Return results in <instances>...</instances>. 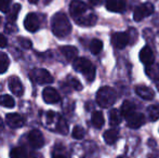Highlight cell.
<instances>
[{
    "mask_svg": "<svg viewBox=\"0 0 159 158\" xmlns=\"http://www.w3.org/2000/svg\"><path fill=\"white\" fill-rule=\"evenodd\" d=\"M69 12L80 26H93L98 21L96 15L89 11L88 6L81 0H73L69 6Z\"/></svg>",
    "mask_w": 159,
    "mask_h": 158,
    "instance_id": "6da1fadb",
    "label": "cell"
},
{
    "mask_svg": "<svg viewBox=\"0 0 159 158\" xmlns=\"http://www.w3.org/2000/svg\"><path fill=\"white\" fill-rule=\"evenodd\" d=\"M51 28H52L53 34L57 37L63 38L70 34L71 32V25L69 22L68 17L66 14L62 12H59L54 14V16L51 20Z\"/></svg>",
    "mask_w": 159,
    "mask_h": 158,
    "instance_id": "7a4b0ae2",
    "label": "cell"
},
{
    "mask_svg": "<svg viewBox=\"0 0 159 158\" xmlns=\"http://www.w3.org/2000/svg\"><path fill=\"white\" fill-rule=\"evenodd\" d=\"M74 68L77 72L81 73L84 78L89 82H92L95 78V67L88 59L84 57H78L74 61Z\"/></svg>",
    "mask_w": 159,
    "mask_h": 158,
    "instance_id": "3957f363",
    "label": "cell"
},
{
    "mask_svg": "<svg viewBox=\"0 0 159 158\" xmlns=\"http://www.w3.org/2000/svg\"><path fill=\"white\" fill-rule=\"evenodd\" d=\"M116 100H117V94L111 87H102L96 93V102L103 108L113 106Z\"/></svg>",
    "mask_w": 159,
    "mask_h": 158,
    "instance_id": "277c9868",
    "label": "cell"
},
{
    "mask_svg": "<svg viewBox=\"0 0 159 158\" xmlns=\"http://www.w3.org/2000/svg\"><path fill=\"white\" fill-rule=\"evenodd\" d=\"M30 78L34 82L38 84H46L53 82V76L48 72L47 70L43 68H38V70H34L30 73Z\"/></svg>",
    "mask_w": 159,
    "mask_h": 158,
    "instance_id": "5b68a950",
    "label": "cell"
},
{
    "mask_svg": "<svg viewBox=\"0 0 159 158\" xmlns=\"http://www.w3.org/2000/svg\"><path fill=\"white\" fill-rule=\"evenodd\" d=\"M154 10H155V8H154V6L151 2H145V3L140 4V6L136 7L135 10H134V13H133L134 21H136V22L142 21L143 19H145V17L153 14Z\"/></svg>",
    "mask_w": 159,
    "mask_h": 158,
    "instance_id": "8992f818",
    "label": "cell"
},
{
    "mask_svg": "<svg viewBox=\"0 0 159 158\" xmlns=\"http://www.w3.org/2000/svg\"><path fill=\"white\" fill-rule=\"evenodd\" d=\"M111 43L116 49H124L130 43V36L128 33H115L111 36Z\"/></svg>",
    "mask_w": 159,
    "mask_h": 158,
    "instance_id": "52a82bcc",
    "label": "cell"
},
{
    "mask_svg": "<svg viewBox=\"0 0 159 158\" xmlns=\"http://www.w3.org/2000/svg\"><path fill=\"white\" fill-rule=\"evenodd\" d=\"M24 27L30 33H35L39 29L40 21L36 13H30L26 15L25 20H24Z\"/></svg>",
    "mask_w": 159,
    "mask_h": 158,
    "instance_id": "ba28073f",
    "label": "cell"
},
{
    "mask_svg": "<svg viewBox=\"0 0 159 158\" xmlns=\"http://www.w3.org/2000/svg\"><path fill=\"white\" fill-rule=\"evenodd\" d=\"M28 141L30 144L33 146L34 148L38 150V148H41L44 145V138L42 135V133L40 132L37 129H34L30 132L28 134Z\"/></svg>",
    "mask_w": 159,
    "mask_h": 158,
    "instance_id": "9c48e42d",
    "label": "cell"
},
{
    "mask_svg": "<svg viewBox=\"0 0 159 158\" xmlns=\"http://www.w3.org/2000/svg\"><path fill=\"white\" fill-rule=\"evenodd\" d=\"M42 99L48 104H55L61 100V97H60L59 92H57L54 88L47 87V88H44V90L42 91Z\"/></svg>",
    "mask_w": 159,
    "mask_h": 158,
    "instance_id": "30bf717a",
    "label": "cell"
},
{
    "mask_svg": "<svg viewBox=\"0 0 159 158\" xmlns=\"http://www.w3.org/2000/svg\"><path fill=\"white\" fill-rule=\"evenodd\" d=\"M9 89L11 90V92L13 93L16 97H22L24 93V87L22 84V81L20 80V78L15 76H12L9 78Z\"/></svg>",
    "mask_w": 159,
    "mask_h": 158,
    "instance_id": "8fae6325",
    "label": "cell"
},
{
    "mask_svg": "<svg viewBox=\"0 0 159 158\" xmlns=\"http://www.w3.org/2000/svg\"><path fill=\"white\" fill-rule=\"evenodd\" d=\"M127 119L128 127L131 129H138L140 127H142L145 122V117L141 113H133L132 115H130Z\"/></svg>",
    "mask_w": 159,
    "mask_h": 158,
    "instance_id": "7c38bea8",
    "label": "cell"
},
{
    "mask_svg": "<svg viewBox=\"0 0 159 158\" xmlns=\"http://www.w3.org/2000/svg\"><path fill=\"white\" fill-rule=\"evenodd\" d=\"M6 121H7V124L12 129L21 128V127L24 126V122H25L23 117L20 114H16V113H12V114L7 115Z\"/></svg>",
    "mask_w": 159,
    "mask_h": 158,
    "instance_id": "4fadbf2b",
    "label": "cell"
},
{
    "mask_svg": "<svg viewBox=\"0 0 159 158\" xmlns=\"http://www.w3.org/2000/svg\"><path fill=\"white\" fill-rule=\"evenodd\" d=\"M105 4L111 12H124L127 7V0H106Z\"/></svg>",
    "mask_w": 159,
    "mask_h": 158,
    "instance_id": "5bb4252c",
    "label": "cell"
},
{
    "mask_svg": "<svg viewBox=\"0 0 159 158\" xmlns=\"http://www.w3.org/2000/svg\"><path fill=\"white\" fill-rule=\"evenodd\" d=\"M135 93L139 95L140 97H142L143 100H153L154 97H155V93L152 90L151 88L144 86V84H139V86L135 87Z\"/></svg>",
    "mask_w": 159,
    "mask_h": 158,
    "instance_id": "9a60e30c",
    "label": "cell"
},
{
    "mask_svg": "<svg viewBox=\"0 0 159 158\" xmlns=\"http://www.w3.org/2000/svg\"><path fill=\"white\" fill-rule=\"evenodd\" d=\"M140 60L142 63H144L145 65H149L153 64L155 61V56H154L153 51L151 50L149 47H144L142 50L140 51Z\"/></svg>",
    "mask_w": 159,
    "mask_h": 158,
    "instance_id": "2e32d148",
    "label": "cell"
},
{
    "mask_svg": "<svg viewBox=\"0 0 159 158\" xmlns=\"http://www.w3.org/2000/svg\"><path fill=\"white\" fill-rule=\"evenodd\" d=\"M61 53L64 55V57L67 61H74L75 59H77L78 55V50L77 48L73 46H63L60 48Z\"/></svg>",
    "mask_w": 159,
    "mask_h": 158,
    "instance_id": "e0dca14e",
    "label": "cell"
},
{
    "mask_svg": "<svg viewBox=\"0 0 159 158\" xmlns=\"http://www.w3.org/2000/svg\"><path fill=\"white\" fill-rule=\"evenodd\" d=\"M103 138H104V141L108 145H113V144L116 143V141L119 138V131L116 130V129H109V130L105 131L104 134H103Z\"/></svg>",
    "mask_w": 159,
    "mask_h": 158,
    "instance_id": "ac0fdd59",
    "label": "cell"
},
{
    "mask_svg": "<svg viewBox=\"0 0 159 158\" xmlns=\"http://www.w3.org/2000/svg\"><path fill=\"white\" fill-rule=\"evenodd\" d=\"M133 113H135V105L130 101L124 102V104L121 105V111H120L121 116H124L125 118H128Z\"/></svg>",
    "mask_w": 159,
    "mask_h": 158,
    "instance_id": "d6986e66",
    "label": "cell"
},
{
    "mask_svg": "<svg viewBox=\"0 0 159 158\" xmlns=\"http://www.w3.org/2000/svg\"><path fill=\"white\" fill-rule=\"evenodd\" d=\"M93 127L96 129H101L104 124V116H103L102 112H98L96 111L92 114V118H91Z\"/></svg>",
    "mask_w": 159,
    "mask_h": 158,
    "instance_id": "ffe728a7",
    "label": "cell"
},
{
    "mask_svg": "<svg viewBox=\"0 0 159 158\" xmlns=\"http://www.w3.org/2000/svg\"><path fill=\"white\" fill-rule=\"evenodd\" d=\"M146 75L152 79H156L159 77V65L158 64H149V65H146Z\"/></svg>",
    "mask_w": 159,
    "mask_h": 158,
    "instance_id": "44dd1931",
    "label": "cell"
},
{
    "mask_svg": "<svg viewBox=\"0 0 159 158\" xmlns=\"http://www.w3.org/2000/svg\"><path fill=\"white\" fill-rule=\"evenodd\" d=\"M20 10H21V4H19V3H15L14 6L11 8L10 13H9L8 16H7L8 23H14V22L16 21L17 16H19Z\"/></svg>",
    "mask_w": 159,
    "mask_h": 158,
    "instance_id": "7402d4cb",
    "label": "cell"
},
{
    "mask_svg": "<svg viewBox=\"0 0 159 158\" xmlns=\"http://www.w3.org/2000/svg\"><path fill=\"white\" fill-rule=\"evenodd\" d=\"M120 121H121V114H120V112L118 110H115V108L111 110L109 112V122H111V124L113 127H116L120 124Z\"/></svg>",
    "mask_w": 159,
    "mask_h": 158,
    "instance_id": "603a6c76",
    "label": "cell"
},
{
    "mask_svg": "<svg viewBox=\"0 0 159 158\" xmlns=\"http://www.w3.org/2000/svg\"><path fill=\"white\" fill-rule=\"evenodd\" d=\"M147 116L151 121H156L159 119V105H151L147 108Z\"/></svg>",
    "mask_w": 159,
    "mask_h": 158,
    "instance_id": "cb8c5ba5",
    "label": "cell"
},
{
    "mask_svg": "<svg viewBox=\"0 0 159 158\" xmlns=\"http://www.w3.org/2000/svg\"><path fill=\"white\" fill-rule=\"evenodd\" d=\"M10 158H28V153L24 147H14L10 152Z\"/></svg>",
    "mask_w": 159,
    "mask_h": 158,
    "instance_id": "d4e9b609",
    "label": "cell"
},
{
    "mask_svg": "<svg viewBox=\"0 0 159 158\" xmlns=\"http://www.w3.org/2000/svg\"><path fill=\"white\" fill-rule=\"evenodd\" d=\"M0 105H2L3 107L7 108H12L15 105L14 99L9 94L2 95V97H0Z\"/></svg>",
    "mask_w": 159,
    "mask_h": 158,
    "instance_id": "484cf974",
    "label": "cell"
},
{
    "mask_svg": "<svg viewBox=\"0 0 159 158\" xmlns=\"http://www.w3.org/2000/svg\"><path fill=\"white\" fill-rule=\"evenodd\" d=\"M9 57L6 53H0V74H4L9 68Z\"/></svg>",
    "mask_w": 159,
    "mask_h": 158,
    "instance_id": "4316f807",
    "label": "cell"
},
{
    "mask_svg": "<svg viewBox=\"0 0 159 158\" xmlns=\"http://www.w3.org/2000/svg\"><path fill=\"white\" fill-rule=\"evenodd\" d=\"M103 49V42L100 39H93L90 42V51L93 54H98Z\"/></svg>",
    "mask_w": 159,
    "mask_h": 158,
    "instance_id": "83f0119b",
    "label": "cell"
},
{
    "mask_svg": "<svg viewBox=\"0 0 159 158\" xmlns=\"http://www.w3.org/2000/svg\"><path fill=\"white\" fill-rule=\"evenodd\" d=\"M57 131H59L61 134H67L68 133V126L64 118H60L57 124Z\"/></svg>",
    "mask_w": 159,
    "mask_h": 158,
    "instance_id": "f1b7e54d",
    "label": "cell"
},
{
    "mask_svg": "<svg viewBox=\"0 0 159 158\" xmlns=\"http://www.w3.org/2000/svg\"><path fill=\"white\" fill-rule=\"evenodd\" d=\"M67 84H68L70 88H73L74 90L80 91L82 89V84L78 81V79L74 78V77H68V78H67Z\"/></svg>",
    "mask_w": 159,
    "mask_h": 158,
    "instance_id": "f546056e",
    "label": "cell"
},
{
    "mask_svg": "<svg viewBox=\"0 0 159 158\" xmlns=\"http://www.w3.org/2000/svg\"><path fill=\"white\" fill-rule=\"evenodd\" d=\"M71 135H73L74 139L76 140H81L82 138L84 137V129L80 126H76L75 128L73 129V132H71Z\"/></svg>",
    "mask_w": 159,
    "mask_h": 158,
    "instance_id": "4dcf8cb0",
    "label": "cell"
},
{
    "mask_svg": "<svg viewBox=\"0 0 159 158\" xmlns=\"http://www.w3.org/2000/svg\"><path fill=\"white\" fill-rule=\"evenodd\" d=\"M11 0H0V11L1 12H8L10 9Z\"/></svg>",
    "mask_w": 159,
    "mask_h": 158,
    "instance_id": "1f68e13d",
    "label": "cell"
},
{
    "mask_svg": "<svg viewBox=\"0 0 159 158\" xmlns=\"http://www.w3.org/2000/svg\"><path fill=\"white\" fill-rule=\"evenodd\" d=\"M19 42H20V44H21V47H23L24 49H30L32 48V41H30V39L21 37V38H19Z\"/></svg>",
    "mask_w": 159,
    "mask_h": 158,
    "instance_id": "d6a6232c",
    "label": "cell"
},
{
    "mask_svg": "<svg viewBox=\"0 0 159 158\" xmlns=\"http://www.w3.org/2000/svg\"><path fill=\"white\" fill-rule=\"evenodd\" d=\"M7 44H8V40L3 35L0 34V48H6Z\"/></svg>",
    "mask_w": 159,
    "mask_h": 158,
    "instance_id": "836d02e7",
    "label": "cell"
},
{
    "mask_svg": "<svg viewBox=\"0 0 159 158\" xmlns=\"http://www.w3.org/2000/svg\"><path fill=\"white\" fill-rule=\"evenodd\" d=\"M54 116H55V113H53V112H48V113H47V119H48L49 122H51L53 119H54Z\"/></svg>",
    "mask_w": 159,
    "mask_h": 158,
    "instance_id": "e575fe53",
    "label": "cell"
},
{
    "mask_svg": "<svg viewBox=\"0 0 159 158\" xmlns=\"http://www.w3.org/2000/svg\"><path fill=\"white\" fill-rule=\"evenodd\" d=\"M103 1H104V0H89L90 4H92V6H98V4H101Z\"/></svg>",
    "mask_w": 159,
    "mask_h": 158,
    "instance_id": "d590c367",
    "label": "cell"
},
{
    "mask_svg": "<svg viewBox=\"0 0 159 158\" xmlns=\"http://www.w3.org/2000/svg\"><path fill=\"white\" fill-rule=\"evenodd\" d=\"M148 158H159V153H154L148 156Z\"/></svg>",
    "mask_w": 159,
    "mask_h": 158,
    "instance_id": "8d00e7d4",
    "label": "cell"
},
{
    "mask_svg": "<svg viewBox=\"0 0 159 158\" xmlns=\"http://www.w3.org/2000/svg\"><path fill=\"white\" fill-rule=\"evenodd\" d=\"M52 158H67V157L64 156V155H61V154H55V155H53Z\"/></svg>",
    "mask_w": 159,
    "mask_h": 158,
    "instance_id": "74e56055",
    "label": "cell"
},
{
    "mask_svg": "<svg viewBox=\"0 0 159 158\" xmlns=\"http://www.w3.org/2000/svg\"><path fill=\"white\" fill-rule=\"evenodd\" d=\"M155 84H156V88H157L158 90H159V77L155 79Z\"/></svg>",
    "mask_w": 159,
    "mask_h": 158,
    "instance_id": "f35d334b",
    "label": "cell"
},
{
    "mask_svg": "<svg viewBox=\"0 0 159 158\" xmlns=\"http://www.w3.org/2000/svg\"><path fill=\"white\" fill-rule=\"evenodd\" d=\"M2 129H3V124H2V120L0 119V132L2 131Z\"/></svg>",
    "mask_w": 159,
    "mask_h": 158,
    "instance_id": "ab89813d",
    "label": "cell"
},
{
    "mask_svg": "<svg viewBox=\"0 0 159 158\" xmlns=\"http://www.w3.org/2000/svg\"><path fill=\"white\" fill-rule=\"evenodd\" d=\"M28 1H30V3L35 4V3H37V2H38V0H28Z\"/></svg>",
    "mask_w": 159,
    "mask_h": 158,
    "instance_id": "60d3db41",
    "label": "cell"
},
{
    "mask_svg": "<svg viewBox=\"0 0 159 158\" xmlns=\"http://www.w3.org/2000/svg\"><path fill=\"white\" fill-rule=\"evenodd\" d=\"M117 158H125V157H122V156H119V157H117Z\"/></svg>",
    "mask_w": 159,
    "mask_h": 158,
    "instance_id": "b9f144b4",
    "label": "cell"
},
{
    "mask_svg": "<svg viewBox=\"0 0 159 158\" xmlns=\"http://www.w3.org/2000/svg\"><path fill=\"white\" fill-rule=\"evenodd\" d=\"M0 24H1V17H0Z\"/></svg>",
    "mask_w": 159,
    "mask_h": 158,
    "instance_id": "7bdbcfd3",
    "label": "cell"
}]
</instances>
